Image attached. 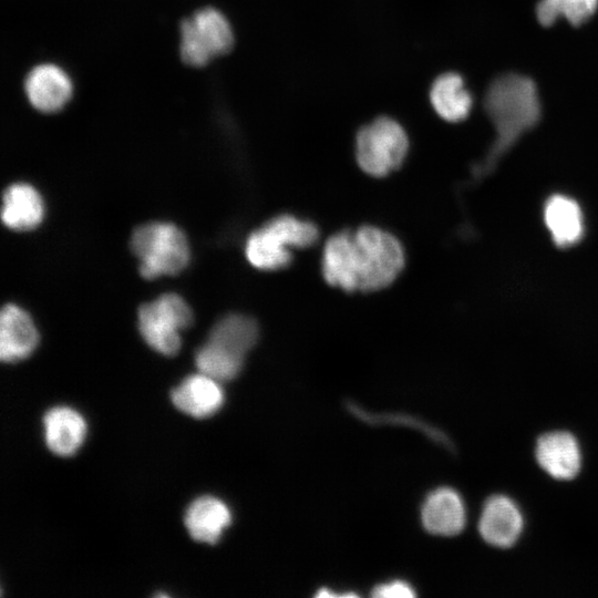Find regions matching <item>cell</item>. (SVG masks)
I'll list each match as a JSON object with an SVG mask.
<instances>
[{"label":"cell","mask_w":598,"mask_h":598,"mask_svg":"<svg viewBox=\"0 0 598 598\" xmlns=\"http://www.w3.org/2000/svg\"><path fill=\"white\" fill-rule=\"evenodd\" d=\"M403 265L399 240L372 226L333 235L322 255L324 279L346 291L382 289L396 278Z\"/></svg>","instance_id":"cell-1"},{"label":"cell","mask_w":598,"mask_h":598,"mask_svg":"<svg viewBox=\"0 0 598 598\" xmlns=\"http://www.w3.org/2000/svg\"><path fill=\"white\" fill-rule=\"evenodd\" d=\"M484 110L496 135L484 159L476 165V178L488 175L517 140L533 128L540 117V102L535 83L515 73L496 78L484 97Z\"/></svg>","instance_id":"cell-2"},{"label":"cell","mask_w":598,"mask_h":598,"mask_svg":"<svg viewBox=\"0 0 598 598\" xmlns=\"http://www.w3.org/2000/svg\"><path fill=\"white\" fill-rule=\"evenodd\" d=\"M317 239L318 229L313 224L290 215H281L249 236L246 256L258 269L277 270L291 261V247H309Z\"/></svg>","instance_id":"cell-3"},{"label":"cell","mask_w":598,"mask_h":598,"mask_svg":"<svg viewBox=\"0 0 598 598\" xmlns=\"http://www.w3.org/2000/svg\"><path fill=\"white\" fill-rule=\"evenodd\" d=\"M131 247L140 260V272L146 279L176 275L189 260V247L184 233L169 223L154 221L137 227Z\"/></svg>","instance_id":"cell-4"},{"label":"cell","mask_w":598,"mask_h":598,"mask_svg":"<svg viewBox=\"0 0 598 598\" xmlns=\"http://www.w3.org/2000/svg\"><path fill=\"white\" fill-rule=\"evenodd\" d=\"M179 31L181 58L190 66H205L212 59L233 48L234 33L229 21L212 7L199 9L183 20Z\"/></svg>","instance_id":"cell-5"},{"label":"cell","mask_w":598,"mask_h":598,"mask_svg":"<svg viewBox=\"0 0 598 598\" xmlns=\"http://www.w3.org/2000/svg\"><path fill=\"white\" fill-rule=\"evenodd\" d=\"M408 147L409 141L403 127L385 116L363 126L355 138L359 166L375 177L385 176L396 169L402 164Z\"/></svg>","instance_id":"cell-6"},{"label":"cell","mask_w":598,"mask_h":598,"mask_svg":"<svg viewBox=\"0 0 598 598\" xmlns=\"http://www.w3.org/2000/svg\"><path fill=\"white\" fill-rule=\"evenodd\" d=\"M138 330L147 344L164 355H174L181 347L179 332L193 322V312L176 293H165L140 307Z\"/></svg>","instance_id":"cell-7"},{"label":"cell","mask_w":598,"mask_h":598,"mask_svg":"<svg viewBox=\"0 0 598 598\" xmlns=\"http://www.w3.org/2000/svg\"><path fill=\"white\" fill-rule=\"evenodd\" d=\"M24 90L30 104L42 113H54L64 107L72 96L69 74L59 65L43 63L27 75Z\"/></svg>","instance_id":"cell-8"},{"label":"cell","mask_w":598,"mask_h":598,"mask_svg":"<svg viewBox=\"0 0 598 598\" xmlns=\"http://www.w3.org/2000/svg\"><path fill=\"white\" fill-rule=\"evenodd\" d=\"M523 526L522 512L509 497L494 495L485 502L478 530L487 544L498 548L511 547L519 538Z\"/></svg>","instance_id":"cell-9"},{"label":"cell","mask_w":598,"mask_h":598,"mask_svg":"<svg viewBox=\"0 0 598 598\" xmlns=\"http://www.w3.org/2000/svg\"><path fill=\"white\" fill-rule=\"evenodd\" d=\"M538 465L551 477L560 481L574 478L581 467V452L576 437L567 431L543 434L536 443Z\"/></svg>","instance_id":"cell-10"},{"label":"cell","mask_w":598,"mask_h":598,"mask_svg":"<svg viewBox=\"0 0 598 598\" xmlns=\"http://www.w3.org/2000/svg\"><path fill=\"white\" fill-rule=\"evenodd\" d=\"M39 341L31 317L16 305H6L0 315V358L17 362L29 357Z\"/></svg>","instance_id":"cell-11"},{"label":"cell","mask_w":598,"mask_h":598,"mask_svg":"<svg viewBox=\"0 0 598 598\" xmlns=\"http://www.w3.org/2000/svg\"><path fill=\"white\" fill-rule=\"evenodd\" d=\"M466 514L463 499L452 488L441 487L432 492L422 507V522L427 532L440 536H454L465 526Z\"/></svg>","instance_id":"cell-12"},{"label":"cell","mask_w":598,"mask_h":598,"mask_svg":"<svg viewBox=\"0 0 598 598\" xmlns=\"http://www.w3.org/2000/svg\"><path fill=\"white\" fill-rule=\"evenodd\" d=\"M174 405L182 412L203 419L217 412L224 402V392L219 381L204 374L186 378L172 392Z\"/></svg>","instance_id":"cell-13"},{"label":"cell","mask_w":598,"mask_h":598,"mask_svg":"<svg viewBox=\"0 0 598 598\" xmlns=\"http://www.w3.org/2000/svg\"><path fill=\"white\" fill-rule=\"evenodd\" d=\"M43 425L47 446L60 456L73 455L82 445L86 433L82 415L66 406L49 410L43 417Z\"/></svg>","instance_id":"cell-14"},{"label":"cell","mask_w":598,"mask_h":598,"mask_svg":"<svg viewBox=\"0 0 598 598\" xmlns=\"http://www.w3.org/2000/svg\"><path fill=\"white\" fill-rule=\"evenodd\" d=\"M544 221L553 241L560 248L577 244L584 236V217L578 203L561 194L550 196L544 206Z\"/></svg>","instance_id":"cell-15"},{"label":"cell","mask_w":598,"mask_h":598,"mask_svg":"<svg viewBox=\"0 0 598 598\" xmlns=\"http://www.w3.org/2000/svg\"><path fill=\"white\" fill-rule=\"evenodd\" d=\"M230 522L231 514L227 505L212 496L195 499L185 515L189 535L195 540L208 544L217 543Z\"/></svg>","instance_id":"cell-16"},{"label":"cell","mask_w":598,"mask_h":598,"mask_svg":"<svg viewBox=\"0 0 598 598\" xmlns=\"http://www.w3.org/2000/svg\"><path fill=\"white\" fill-rule=\"evenodd\" d=\"M44 206L40 194L28 184H13L3 194L2 221L14 230H30L43 219Z\"/></svg>","instance_id":"cell-17"},{"label":"cell","mask_w":598,"mask_h":598,"mask_svg":"<svg viewBox=\"0 0 598 598\" xmlns=\"http://www.w3.org/2000/svg\"><path fill=\"white\" fill-rule=\"evenodd\" d=\"M430 101L439 116L448 122L466 118L473 104L462 76L453 72L444 73L433 82Z\"/></svg>","instance_id":"cell-18"},{"label":"cell","mask_w":598,"mask_h":598,"mask_svg":"<svg viewBox=\"0 0 598 598\" xmlns=\"http://www.w3.org/2000/svg\"><path fill=\"white\" fill-rule=\"evenodd\" d=\"M257 339L258 327L251 318L228 315L214 324L207 341L244 359Z\"/></svg>","instance_id":"cell-19"},{"label":"cell","mask_w":598,"mask_h":598,"mask_svg":"<svg viewBox=\"0 0 598 598\" xmlns=\"http://www.w3.org/2000/svg\"><path fill=\"white\" fill-rule=\"evenodd\" d=\"M598 0H540L536 16L540 24L549 27L559 18L577 27L586 22L596 11Z\"/></svg>","instance_id":"cell-20"},{"label":"cell","mask_w":598,"mask_h":598,"mask_svg":"<svg viewBox=\"0 0 598 598\" xmlns=\"http://www.w3.org/2000/svg\"><path fill=\"white\" fill-rule=\"evenodd\" d=\"M195 361L199 372L217 381H227L239 373L244 359L207 341L196 352Z\"/></svg>","instance_id":"cell-21"},{"label":"cell","mask_w":598,"mask_h":598,"mask_svg":"<svg viewBox=\"0 0 598 598\" xmlns=\"http://www.w3.org/2000/svg\"><path fill=\"white\" fill-rule=\"evenodd\" d=\"M372 596L380 598H411L415 596V592L408 582L395 580L375 587Z\"/></svg>","instance_id":"cell-22"}]
</instances>
